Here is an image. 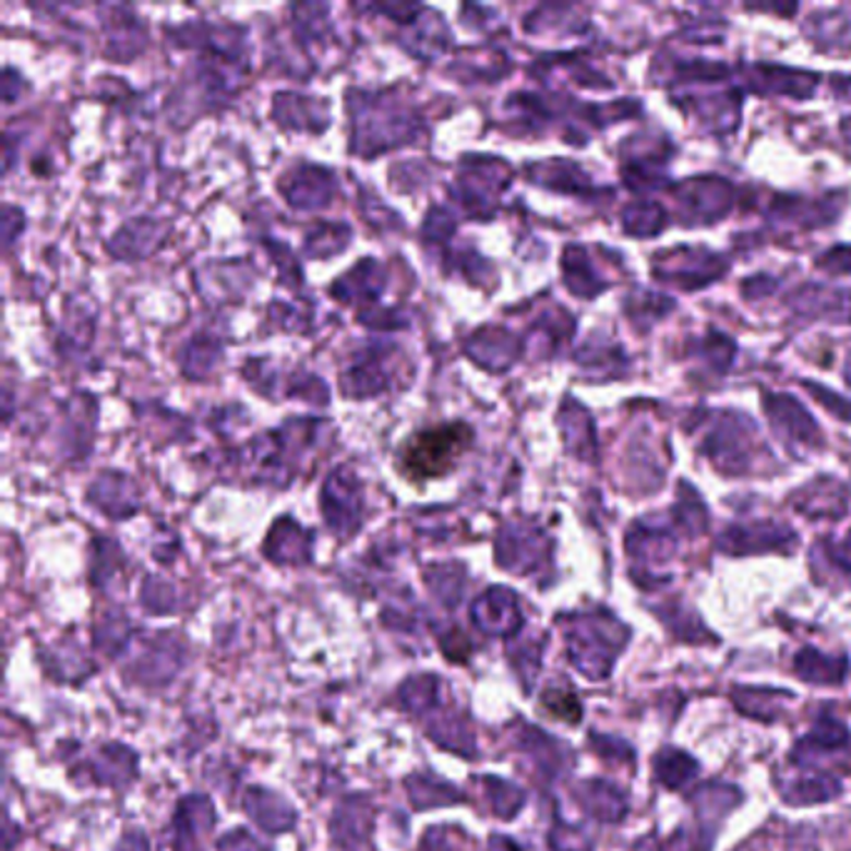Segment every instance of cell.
Segmentation results:
<instances>
[{"mask_svg": "<svg viewBox=\"0 0 851 851\" xmlns=\"http://www.w3.org/2000/svg\"><path fill=\"white\" fill-rule=\"evenodd\" d=\"M475 432L465 422L435 424L412 432L397 450V472L410 482H428L457 470L459 459L472 447Z\"/></svg>", "mask_w": 851, "mask_h": 851, "instance_id": "obj_1", "label": "cell"}, {"mask_svg": "<svg viewBox=\"0 0 851 851\" xmlns=\"http://www.w3.org/2000/svg\"><path fill=\"white\" fill-rule=\"evenodd\" d=\"M215 822V812L213 804L207 802L205 796H188L182 799V804L178 806L176 814V824L170 827V841L165 851H195L193 841L200 831H205L207 827H213Z\"/></svg>", "mask_w": 851, "mask_h": 851, "instance_id": "obj_2", "label": "cell"}, {"mask_svg": "<svg viewBox=\"0 0 851 851\" xmlns=\"http://www.w3.org/2000/svg\"><path fill=\"white\" fill-rule=\"evenodd\" d=\"M472 620L477 627L488 634H512L523 624V614L517 610L515 595L488 592L475 602Z\"/></svg>", "mask_w": 851, "mask_h": 851, "instance_id": "obj_3", "label": "cell"}, {"mask_svg": "<svg viewBox=\"0 0 851 851\" xmlns=\"http://www.w3.org/2000/svg\"><path fill=\"white\" fill-rule=\"evenodd\" d=\"M245 806H248V814L253 816L260 827L271 834L288 831L292 824L298 822V814L292 812V806L285 802L283 796L265 792V789H253V792H248Z\"/></svg>", "mask_w": 851, "mask_h": 851, "instance_id": "obj_4", "label": "cell"}, {"mask_svg": "<svg viewBox=\"0 0 851 851\" xmlns=\"http://www.w3.org/2000/svg\"><path fill=\"white\" fill-rule=\"evenodd\" d=\"M370 827H372V806L364 802V799L355 796L350 802L343 804V810H337L333 819V837L337 844L352 847L368 837Z\"/></svg>", "mask_w": 851, "mask_h": 851, "instance_id": "obj_5", "label": "cell"}, {"mask_svg": "<svg viewBox=\"0 0 851 851\" xmlns=\"http://www.w3.org/2000/svg\"><path fill=\"white\" fill-rule=\"evenodd\" d=\"M407 792H410V799L415 806H438V804H453L459 802V794L453 792V787L442 784V781L432 779V777H412L407 779Z\"/></svg>", "mask_w": 851, "mask_h": 851, "instance_id": "obj_6", "label": "cell"}, {"mask_svg": "<svg viewBox=\"0 0 851 851\" xmlns=\"http://www.w3.org/2000/svg\"><path fill=\"white\" fill-rule=\"evenodd\" d=\"M610 789L612 787L602 784V781H589V784H585L587 812H592L595 816H599V819H604V822L620 819L622 812H624L620 796L610 792Z\"/></svg>", "mask_w": 851, "mask_h": 851, "instance_id": "obj_7", "label": "cell"}, {"mask_svg": "<svg viewBox=\"0 0 851 851\" xmlns=\"http://www.w3.org/2000/svg\"><path fill=\"white\" fill-rule=\"evenodd\" d=\"M694 771V762L680 752H667L657 757V775L667 787H680Z\"/></svg>", "mask_w": 851, "mask_h": 851, "instance_id": "obj_8", "label": "cell"}, {"mask_svg": "<svg viewBox=\"0 0 851 851\" xmlns=\"http://www.w3.org/2000/svg\"><path fill=\"white\" fill-rule=\"evenodd\" d=\"M492 789H488V796L492 799V810L494 814H500L502 819H510L515 816L519 806H523V792H517L515 787L507 784V781L500 779H484Z\"/></svg>", "mask_w": 851, "mask_h": 851, "instance_id": "obj_9", "label": "cell"}, {"mask_svg": "<svg viewBox=\"0 0 851 851\" xmlns=\"http://www.w3.org/2000/svg\"><path fill=\"white\" fill-rule=\"evenodd\" d=\"M128 637H130V624L128 620H123V616H120V620H103L98 634H95L103 652H108L110 657H116L120 649L125 647Z\"/></svg>", "mask_w": 851, "mask_h": 851, "instance_id": "obj_10", "label": "cell"}, {"mask_svg": "<svg viewBox=\"0 0 851 851\" xmlns=\"http://www.w3.org/2000/svg\"><path fill=\"white\" fill-rule=\"evenodd\" d=\"M463 831L453 827H432L422 839V851H470L463 844Z\"/></svg>", "mask_w": 851, "mask_h": 851, "instance_id": "obj_11", "label": "cell"}, {"mask_svg": "<svg viewBox=\"0 0 851 851\" xmlns=\"http://www.w3.org/2000/svg\"><path fill=\"white\" fill-rule=\"evenodd\" d=\"M218 851H257V844L248 831H230L228 837H223Z\"/></svg>", "mask_w": 851, "mask_h": 851, "instance_id": "obj_12", "label": "cell"}, {"mask_svg": "<svg viewBox=\"0 0 851 851\" xmlns=\"http://www.w3.org/2000/svg\"><path fill=\"white\" fill-rule=\"evenodd\" d=\"M120 851H147V839L143 837V834L137 831H130L123 837V841H120Z\"/></svg>", "mask_w": 851, "mask_h": 851, "instance_id": "obj_13", "label": "cell"}]
</instances>
